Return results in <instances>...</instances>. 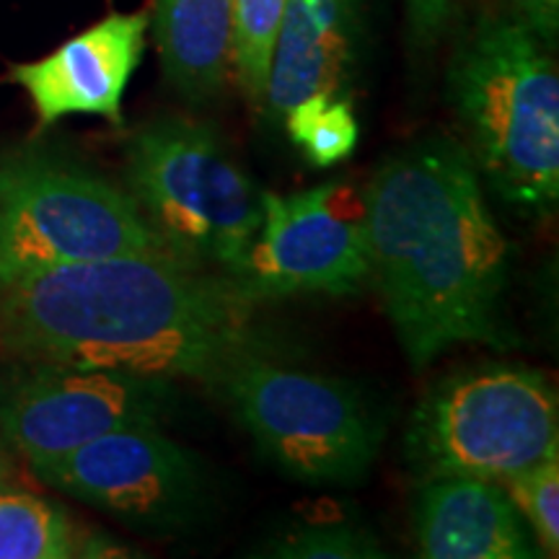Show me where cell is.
Listing matches in <instances>:
<instances>
[{"label":"cell","mask_w":559,"mask_h":559,"mask_svg":"<svg viewBox=\"0 0 559 559\" xmlns=\"http://www.w3.org/2000/svg\"><path fill=\"white\" fill-rule=\"evenodd\" d=\"M0 345L24 362L190 379L221 391L267 353L251 300L226 272L177 251L62 264L0 285Z\"/></svg>","instance_id":"1"},{"label":"cell","mask_w":559,"mask_h":559,"mask_svg":"<svg viewBox=\"0 0 559 559\" xmlns=\"http://www.w3.org/2000/svg\"><path fill=\"white\" fill-rule=\"evenodd\" d=\"M370 283L415 370L456 345L510 349V243L461 140L430 132L386 153L362 194Z\"/></svg>","instance_id":"2"},{"label":"cell","mask_w":559,"mask_h":559,"mask_svg":"<svg viewBox=\"0 0 559 559\" xmlns=\"http://www.w3.org/2000/svg\"><path fill=\"white\" fill-rule=\"evenodd\" d=\"M449 102L495 194L539 218L555 213L559 73L549 47L513 13L485 11L451 58Z\"/></svg>","instance_id":"3"},{"label":"cell","mask_w":559,"mask_h":559,"mask_svg":"<svg viewBox=\"0 0 559 559\" xmlns=\"http://www.w3.org/2000/svg\"><path fill=\"white\" fill-rule=\"evenodd\" d=\"M128 192L179 257L234 275L262 223V190L215 128L190 117L145 122L124 148Z\"/></svg>","instance_id":"4"},{"label":"cell","mask_w":559,"mask_h":559,"mask_svg":"<svg viewBox=\"0 0 559 559\" xmlns=\"http://www.w3.org/2000/svg\"><path fill=\"white\" fill-rule=\"evenodd\" d=\"M169 249L132 194L50 148L0 156V285L62 264Z\"/></svg>","instance_id":"5"},{"label":"cell","mask_w":559,"mask_h":559,"mask_svg":"<svg viewBox=\"0 0 559 559\" xmlns=\"http://www.w3.org/2000/svg\"><path fill=\"white\" fill-rule=\"evenodd\" d=\"M404 453L419 477L506 481L559 459V402L542 370L481 366L438 381L412 412Z\"/></svg>","instance_id":"6"},{"label":"cell","mask_w":559,"mask_h":559,"mask_svg":"<svg viewBox=\"0 0 559 559\" xmlns=\"http://www.w3.org/2000/svg\"><path fill=\"white\" fill-rule=\"evenodd\" d=\"M262 456L306 485H355L381 449V419L362 391L337 376L249 355L223 381Z\"/></svg>","instance_id":"7"},{"label":"cell","mask_w":559,"mask_h":559,"mask_svg":"<svg viewBox=\"0 0 559 559\" xmlns=\"http://www.w3.org/2000/svg\"><path fill=\"white\" fill-rule=\"evenodd\" d=\"M47 487L130 526L164 534L198 519L205 474L198 456L158 430L132 425L32 464Z\"/></svg>","instance_id":"8"},{"label":"cell","mask_w":559,"mask_h":559,"mask_svg":"<svg viewBox=\"0 0 559 559\" xmlns=\"http://www.w3.org/2000/svg\"><path fill=\"white\" fill-rule=\"evenodd\" d=\"M0 389V436L32 464L132 425H158L177 402L174 381L109 368L26 362Z\"/></svg>","instance_id":"9"},{"label":"cell","mask_w":559,"mask_h":559,"mask_svg":"<svg viewBox=\"0 0 559 559\" xmlns=\"http://www.w3.org/2000/svg\"><path fill=\"white\" fill-rule=\"evenodd\" d=\"M340 181L296 194L262 192V223L234 272L251 300L298 293L349 296L370 283L366 223L340 213Z\"/></svg>","instance_id":"10"},{"label":"cell","mask_w":559,"mask_h":559,"mask_svg":"<svg viewBox=\"0 0 559 559\" xmlns=\"http://www.w3.org/2000/svg\"><path fill=\"white\" fill-rule=\"evenodd\" d=\"M148 29V11H111L45 58L13 66L9 81L26 91L39 128L66 117L122 124L124 91L145 55Z\"/></svg>","instance_id":"11"},{"label":"cell","mask_w":559,"mask_h":559,"mask_svg":"<svg viewBox=\"0 0 559 559\" xmlns=\"http://www.w3.org/2000/svg\"><path fill=\"white\" fill-rule=\"evenodd\" d=\"M415 539L425 559H534L536 539L500 481L474 474L419 477Z\"/></svg>","instance_id":"12"},{"label":"cell","mask_w":559,"mask_h":559,"mask_svg":"<svg viewBox=\"0 0 559 559\" xmlns=\"http://www.w3.org/2000/svg\"><path fill=\"white\" fill-rule=\"evenodd\" d=\"M362 0H288L270 62L264 115L283 122L311 96H347Z\"/></svg>","instance_id":"13"},{"label":"cell","mask_w":559,"mask_h":559,"mask_svg":"<svg viewBox=\"0 0 559 559\" xmlns=\"http://www.w3.org/2000/svg\"><path fill=\"white\" fill-rule=\"evenodd\" d=\"M234 0H156L153 37L160 68L179 99L202 107L226 94Z\"/></svg>","instance_id":"14"},{"label":"cell","mask_w":559,"mask_h":559,"mask_svg":"<svg viewBox=\"0 0 559 559\" xmlns=\"http://www.w3.org/2000/svg\"><path fill=\"white\" fill-rule=\"evenodd\" d=\"M75 531L58 506L29 492L0 489V559H68Z\"/></svg>","instance_id":"15"},{"label":"cell","mask_w":559,"mask_h":559,"mask_svg":"<svg viewBox=\"0 0 559 559\" xmlns=\"http://www.w3.org/2000/svg\"><path fill=\"white\" fill-rule=\"evenodd\" d=\"M288 0H234L230 16V62L234 79L254 109L264 107L270 62Z\"/></svg>","instance_id":"16"},{"label":"cell","mask_w":559,"mask_h":559,"mask_svg":"<svg viewBox=\"0 0 559 559\" xmlns=\"http://www.w3.org/2000/svg\"><path fill=\"white\" fill-rule=\"evenodd\" d=\"M285 130L304 156L319 169L353 156L360 124L349 96H311L283 117Z\"/></svg>","instance_id":"17"},{"label":"cell","mask_w":559,"mask_h":559,"mask_svg":"<svg viewBox=\"0 0 559 559\" xmlns=\"http://www.w3.org/2000/svg\"><path fill=\"white\" fill-rule=\"evenodd\" d=\"M280 559H381L383 544L370 528L347 521H313L293 526L262 549Z\"/></svg>","instance_id":"18"},{"label":"cell","mask_w":559,"mask_h":559,"mask_svg":"<svg viewBox=\"0 0 559 559\" xmlns=\"http://www.w3.org/2000/svg\"><path fill=\"white\" fill-rule=\"evenodd\" d=\"M508 498L519 508L523 521L534 531L544 555L559 551V459H547L526 472L513 474L506 481Z\"/></svg>","instance_id":"19"},{"label":"cell","mask_w":559,"mask_h":559,"mask_svg":"<svg viewBox=\"0 0 559 559\" xmlns=\"http://www.w3.org/2000/svg\"><path fill=\"white\" fill-rule=\"evenodd\" d=\"M404 3H407L412 37L419 47H430L449 29L466 0H404Z\"/></svg>","instance_id":"20"},{"label":"cell","mask_w":559,"mask_h":559,"mask_svg":"<svg viewBox=\"0 0 559 559\" xmlns=\"http://www.w3.org/2000/svg\"><path fill=\"white\" fill-rule=\"evenodd\" d=\"M510 13L519 16L544 45L551 47L559 34V0H508Z\"/></svg>","instance_id":"21"}]
</instances>
